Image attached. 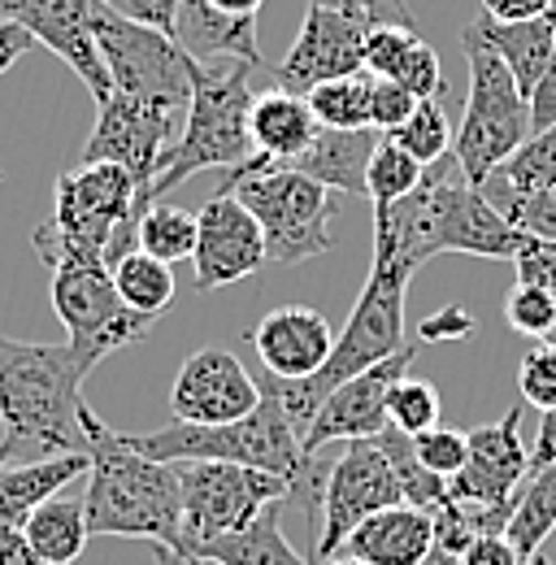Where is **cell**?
Listing matches in <instances>:
<instances>
[{"label":"cell","instance_id":"2e32d148","mask_svg":"<svg viewBox=\"0 0 556 565\" xmlns=\"http://www.w3.org/2000/svg\"><path fill=\"white\" fill-rule=\"evenodd\" d=\"M257 405H261L257 374L222 344L196 349L183 361V370L174 374V387H170L174 423H235V418H248Z\"/></svg>","mask_w":556,"mask_h":565},{"label":"cell","instance_id":"6da1fadb","mask_svg":"<svg viewBox=\"0 0 556 565\" xmlns=\"http://www.w3.org/2000/svg\"><path fill=\"white\" fill-rule=\"evenodd\" d=\"M87 374L66 344H31L0 335V423L13 457L87 452L92 409L83 401Z\"/></svg>","mask_w":556,"mask_h":565},{"label":"cell","instance_id":"4316f807","mask_svg":"<svg viewBox=\"0 0 556 565\" xmlns=\"http://www.w3.org/2000/svg\"><path fill=\"white\" fill-rule=\"evenodd\" d=\"M374 143H378V131H374V127H361V131L318 127L313 143H309L296 161H287V170L309 174V179H318V183L331 188V192L365 196V166H370Z\"/></svg>","mask_w":556,"mask_h":565},{"label":"cell","instance_id":"ab89813d","mask_svg":"<svg viewBox=\"0 0 556 565\" xmlns=\"http://www.w3.org/2000/svg\"><path fill=\"white\" fill-rule=\"evenodd\" d=\"M409 439H414L417 461H421L430 475H439V479H452V475L466 466V457H470V439H466V430L435 426V430H421V435H409Z\"/></svg>","mask_w":556,"mask_h":565},{"label":"cell","instance_id":"b9f144b4","mask_svg":"<svg viewBox=\"0 0 556 565\" xmlns=\"http://www.w3.org/2000/svg\"><path fill=\"white\" fill-rule=\"evenodd\" d=\"M414 105H417V96H409L400 83L370 74V127H374L378 136L396 131V127L414 114Z\"/></svg>","mask_w":556,"mask_h":565},{"label":"cell","instance_id":"c3c4849f","mask_svg":"<svg viewBox=\"0 0 556 565\" xmlns=\"http://www.w3.org/2000/svg\"><path fill=\"white\" fill-rule=\"evenodd\" d=\"M461 565H526L517 557V548L504 540V535H479L466 553H461Z\"/></svg>","mask_w":556,"mask_h":565},{"label":"cell","instance_id":"f1b7e54d","mask_svg":"<svg viewBox=\"0 0 556 565\" xmlns=\"http://www.w3.org/2000/svg\"><path fill=\"white\" fill-rule=\"evenodd\" d=\"M282 504H270L261 509L244 531H231V535H217L201 544L192 553V562H205V565H309L296 548L291 540L282 535V522H278Z\"/></svg>","mask_w":556,"mask_h":565},{"label":"cell","instance_id":"1f68e13d","mask_svg":"<svg viewBox=\"0 0 556 565\" xmlns=\"http://www.w3.org/2000/svg\"><path fill=\"white\" fill-rule=\"evenodd\" d=\"M109 270H114V287H118L122 305H127L136 318H143L148 327L170 309V300H174V270H170L165 262H157L152 253L131 248V253H122Z\"/></svg>","mask_w":556,"mask_h":565},{"label":"cell","instance_id":"cb8c5ba5","mask_svg":"<svg viewBox=\"0 0 556 565\" xmlns=\"http://www.w3.org/2000/svg\"><path fill=\"white\" fill-rule=\"evenodd\" d=\"M174 40L192 62H217L231 57L248 71L261 66V44H257V18H226L209 9L205 0H179L174 18Z\"/></svg>","mask_w":556,"mask_h":565},{"label":"cell","instance_id":"7bdbcfd3","mask_svg":"<svg viewBox=\"0 0 556 565\" xmlns=\"http://www.w3.org/2000/svg\"><path fill=\"white\" fill-rule=\"evenodd\" d=\"M513 266H517V279L535 282L544 291L556 296V244L553 239H539V235H526L522 231V244L513 253Z\"/></svg>","mask_w":556,"mask_h":565},{"label":"cell","instance_id":"d6a6232c","mask_svg":"<svg viewBox=\"0 0 556 565\" xmlns=\"http://www.w3.org/2000/svg\"><path fill=\"white\" fill-rule=\"evenodd\" d=\"M136 248L152 253L165 266L188 262L196 253V213L179 210V205H165V201H152L148 210L139 213Z\"/></svg>","mask_w":556,"mask_h":565},{"label":"cell","instance_id":"5b68a950","mask_svg":"<svg viewBox=\"0 0 556 565\" xmlns=\"http://www.w3.org/2000/svg\"><path fill=\"white\" fill-rule=\"evenodd\" d=\"M248 66H226L217 71L213 62L192 66V100L179 140L165 148L157 179L148 188V201H161L179 183H188L201 170H235L239 161L253 157V78Z\"/></svg>","mask_w":556,"mask_h":565},{"label":"cell","instance_id":"681fc988","mask_svg":"<svg viewBox=\"0 0 556 565\" xmlns=\"http://www.w3.org/2000/svg\"><path fill=\"white\" fill-rule=\"evenodd\" d=\"M0 565H49L26 540L22 526H0Z\"/></svg>","mask_w":556,"mask_h":565},{"label":"cell","instance_id":"9a60e30c","mask_svg":"<svg viewBox=\"0 0 556 565\" xmlns=\"http://www.w3.org/2000/svg\"><path fill=\"white\" fill-rule=\"evenodd\" d=\"M174 122H179V109L143 105V100L109 92L96 105V127L87 136L83 161H114V166H122L139 188H143V196H148L165 148L179 140L174 136Z\"/></svg>","mask_w":556,"mask_h":565},{"label":"cell","instance_id":"f907efd6","mask_svg":"<svg viewBox=\"0 0 556 565\" xmlns=\"http://www.w3.org/2000/svg\"><path fill=\"white\" fill-rule=\"evenodd\" d=\"M553 9V0H483V13L495 22H526V18H544Z\"/></svg>","mask_w":556,"mask_h":565},{"label":"cell","instance_id":"52a82bcc","mask_svg":"<svg viewBox=\"0 0 556 565\" xmlns=\"http://www.w3.org/2000/svg\"><path fill=\"white\" fill-rule=\"evenodd\" d=\"M127 444L143 457H157V461H235V466H248V470L278 475L282 483H291L304 470L300 435L266 392H261V405L248 418L217 426L174 423L161 426V430L127 435Z\"/></svg>","mask_w":556,"mask_h":565},{"label":"cell","instance_id":"8992f818","mask_svg":"<svg viewBox=\"0 0 556 565\" xmlns=\"http://www.w3.org/2000/svg\"><path fill=\"white\" fill-rule=\"evenodd\" d=\"M217 192H231L244 210L257 217L266 235V262L270 266H300L335 248L331 222L340 213V192L322 188L309 174H296L287 166H257L239 161Z\"/></svg>","mask_w":556,"mask_h":565},{"label":"cell","instance_id":"83f0119b","mask_svg":"<svg viewBox=\"0 0 556 565\" xmlns=\"http://www.w3.org/2000/svg\"><path fill=\"white\" fill-rule=\"evenodd\" d=\"M544 188H556V127L535 131L504 166H495L483 183H479V192H483L487 201L504 213L513 226H517L522 201L535 196V192H544Z\"/></svg>","mask_w":556,"mask_h":565},{"label":"cell","instance_id":"277c9868","mask_svg":"<svg viewBox=\"0 0 556 565\" xmlns=\"http://www.w3.org/2000/svg\"><path fill=\"white\" fill-rule=\"evenodd\" d=\"M152 201L143 196L136 179L114 161H78L57 179L53 213L44 226H35L31 248L53 270L70 257H100L118 262L136 248L139 213Z\"/></svg>","mask_w":556,"mask_h":565},{"label":"cell","instance_id":"7402d4cb","mask_svg":"<svg viewBox=\"0 0 556 565\" xmlns=\"http://www.w3.org/2000/svg\"><path fill=\"white\" fill-rule=\"evenodd\" d=\"M248 344L266 374L309 379L327 365V356L335 349V331H331L327 313H318L309 305H278L253 327Z\"/></svg>","mask_w":556,"mask_h":565},{"label":"cell","instance_id":"f546056e","mask_svg":"<svg viewBox=\"0 0 556 565\" xmlns=\"http://www.w3.org/2000/svg\"><path fill=\"white\" fill-rule=\"evenodd\" d=\"M31 548L49 565H74L83 557L92 531H87V513H83V495H53L40 509H31V518L22 522Z\"/></svg>","mask_w":556,"mask_h":565},{"label":"cell","instance_id":"e575fe53","mask_svg":"<svg viewBox=\"0 0 556 565\" xmlns=\"http://www.w3.org/2000/svg\"><path fill=\"white\" fill-rule=\"evenodd\" d=\"M421 174H426V166L414 152H405L392 136H378L374 152H370V166H365V196L374 205H396L409 192H417Z\"/></svg>","mask_w":556,"mask_h":565},{"label":"cell","instance_id":"9c48e42d","mask_svg":"<svg viewBox=\"0 0 556 565\" xmlns=\"http://www.w3.org/2000/svg\"><path fill=\"white\" fill-rule=\"evenodd\" d=\"M53 309L70 331L66 349L83 374L148 335V322L122 305L114 270L100 257H70L53 266Z\"/></svg>","mask_w":556,"mask_h":565},{"label":"cell","instance_id":"f35d334b","mask_svg":"<svg viewBox=\"0 0 556 565\" xmlns=\"http://www.w3.org/2000/svg\"><path fill=\"white\" fill-rule=\"evenodd\" d=\"M504 322L517 331V335H531V340H548V331L556 327V296L535 287V282H513L509 296H504Z\"/></svg>","mask_w":556,"mask_h":565},{"label":"cell","instance_id":"bcb514c9","mask_svg":"<svg viewBox=\"0 0 556 565\" xmlns=\"http://www.w3.org/2000/svg\"><path fill=\"white\" fill-rule=\"evenodd\" d=\"M517 226L526 235H539V239H553L556 244V188H544V192L526 196L522 210H517Z\"/></svg>","mask_w":556,"mask_h":565},{"label":"cell","instance_id":"8d00e7d4","mask_svg":"<svg viewBox=\"0 0 556 565\" xmlns=\"http://www.w3.org/2000/svg\"><path fill=\"white\" fill-rule=\"evenodd\" d=\"M387 136L400 143L405 152H414L421 166H435V161H443L452 152V127H448V114H443L439 96L417 100L414 114L396 131H387Z\"/></svg>","mask_w":556,"mask_h":565},{"label":"cell","instance_id":"44dd1931","mask_svg":"<svg viewBox=\"0 0 556 565\" xmlns=\"http://www.w3.org/2000/svg\"><path fill=\"white\" fill-rule=\"evenodd\" d=\"M517 426H522V405H513L500 423L474 426L466 435L470 439V457L448 479V500H461V504H504V500L517 495V488L531 475V452L522 448Z\"/></svg>","mask_w":556,"mask_h":565},{"label":"cell","instance_id":"e0dca14e","mask_svg":"<svg viewBox=\"0 0 556 565\" xmlns=\"http://www.w3.org/2000/svg\"><path fill=\"white\" fill-rule=\"evenodd\" d=\"M417 361V344H405L400 353H392L387 361L352 374L348 383H340L313 414L309 430L300 435V448L313 457L322 452L327 444H340V439H370L387 426V396L392 387L409 374V365Z\"/></svg>","mask_w":556,"mask_h":565},{"label":"cell","instance_id":"f6af8a7d","mask_svg":"<svg viewBox=\"0 0 556 565\" xmlns=\"http://www.w3.org/2000/svg\"><path fill=\"white\" fill-rule=\"evenodd\" d=\"M105 9H114L118 18H131L139 26L165 31L174 35V18H179V0H100Z\"/></svg>","mask_w":556,"mask_h":565},{"label":"cell","instance_id":"60d3db41","mask_svg":"<svg viewBox=\"0 0 556 565\" xmlns=\"http://www.w3.org/2000/svg\"><path fill=\"white\" fill-rule=\"evenodd\" d=\"M517 387H522V401L535 405L539 414H553L556 409V349L553 344H539L531 349L526 361L517 365Z\"/></svg>","mask_w":556,"mask_h":565},{"label":"cell","instance_id":"7a4b0ae2","mask_svg":"<svg viewBox=\"0 0 556 565\" xmlns=\"http://www.w3.org/2000/svg\"><path fill=\"white\" fill-rule=\"evenodd\" d=\"M87 479L83 513L92 535L148 540L161 548H183V488L179 466L143 457L122 430L105 426L96 414L87 423Z\"/></svg>","mask_w":556,"mask_h":565},{"label":"cell","instance_id":"6f0895ef","mask_svg":"<svg viewBox=\"0 0 556 565\" xmlns=\"http://www.w3.org/2000/svg\"><path fill=\"white\" fill-rule=\"evenodd\" d=\"M526 565H553V562H548V557H539V553H535V557H531V562H526Z\"/></svg>","mask_w":556,"mask_h":565},{"label":"cell","instance_id":"db71d44e","mask_svg":"<svg viewBox=\"0 0 556 565\" xmlns=\"http://www.w3.org/2000/svg\"><path fill=\"white\" fill-rule=\"evenodd\" d=\"M152 565H205V562H192V557H183V553H174V548L152 544Z\"/></svg>","mask_w":556,"mask_h":565},{"label":"cell","instance_id":"11a10c76","mask_svg":"<svg viewBox=\"0 0 556 565\" xmlns=\"http://www.w3.org/2000/svg\"><path fill=\"white\" fill-rule=\"evenodd\" d=\"M313 4H331V9H361L365 0H313Z\"/></svg>","mask_w":556,"mask_h":565},{"label":"cell","instance_id":"91938a15","mask_svg":"<svg viewBox=\"0 0 556 565\" xmlns=\"http://www.w3.org/2000/svg\"><path fill=\"white\" fill-rule=\"evenodd\" d=\"M548 18H553V31H556V0H553V9H548Z\"/></svg>","mask_w":556,"mask_h":565},{"label":"cell","instance_id":"ba28073f","mask_svg":"<svg viewBox=\"0 0 556 565\" xmlns=\"http://www.w3.org/2000/svg\"><path fill=\"white\" fill-rule=\"evenodd\" d=\"M461 53L470 62V96H466L461 131L452 136V157L461 174L479 188L495 166H504L531 140V109L526 96L517 92V78L487 44L461 35Z\"/></svg>","mask_w":556,"mask_h":565},{"label":"cell","instance_id":"836d02e7","mask_svg":"<svg viewBox=\"0 0 556 565\" xmlns=\"http://www.w3.org/2000/svg\"><path fill=\"white\" fill-rule=\"evenodd\" d=\"M318 127H335V131H361L370 127V71L344 74L331 83H318L313 92H304Z\"/></svg>","mask_w":556,"mask_h":565},{"label":"cell","instance_id":"4dcf8cb0","mask_svg":"<svg viewBox=\"0 0 556 565\" xmlns=\"http://www.w3.org/2000/svg\"><path fill=\"white\" fill-rule=\"evenodd\" d=\"M553 531H556V466H544V470H531L526 483L513 495V513H509L504 540L517 548L522 562H531Z\"/></svg>","mask_w":556,"mask_h":565},{"label":"cell","instance_id":"74e56055","mask_svg":"<svg viewBox=\"0 0 556 565\" xmlns=\"http://www.w3.org/2000/svg\"><path fill=\"white\" fill-rule=\"evenodd\" d=\"M439 418H443V405H439L435 383H426V379H417V374H405V379L392 387V396H387V423L396 426V430L421 435V430L443 426Z\"/></svg>","mask_w":556,"mask_h":565},{"label":"cell","instance_id":"f5cc1de1","mask_svg":"<svg viewBox=\"0 0 556 565\" xmlns=\"http://www.w3.org/2000/svg\"><path fill=\"white\" fill-rule=\"evenodd\" d=\"M209 9L226 13V18H261V4L266 0H205Z\"/></svg>","mask_w":556,"mask_h":565},{"label":"cell","instance_id":"30bf717a","mask_svg":"<svg viewBox=\"0 0 556 565\" xmlns=\"http://www.w3.org/2000/svg\"><path fill=\"white\" fill-rule=\"evenodd\" d=\"M96 49L105 57L109 92L143 100V105L188 109L196 62L179 49L174 35L139 26L131 18H118L114 9H105L96 18Z\"/></svg>","mask_w":556,"mask_h":565},{"label":"cell","instance_id":"484cf974","mask_svg":"<svg viewBox=\"0 0 556 565\" xmlns=\"http://www.w3.org/2000/svg\"><path fill=\"white\" fill-rule=\"evenodd\" d=\"M461 35L487 44L509 66V74L517 78L522 96H531V87L539 83V74L548 71V62H553L556 53V31L548 13L544 18H526V22H495V18L479 13Z\"/></svg>","mask_w":556,"mask_h":565},{"label":"cell","instance_id":"603a6c76","mask_svg":"<svg viewBox=\"0 0 556 565\" xmlns=\"http://www.w3.org/2000/svg\"><path fill=\"white\" fill-rule=\"evenodd\" d=\"M435 548V522L417 504H392L370 513L344 540L348 557L361 565H421Z\"/></svg>","mask_w":556,"mask_h":565},{"label":"cell","instance_id":"8fae6325","mask_svg":"<svg viewBox=\"0 0 556 565\" xmlns=\"http://www.w3.org/2000/svg\"><path fill=\"white\" fill-rule=\"evenodd\" d=\"M179 466L183 488V557H192L201 544L244 531L261 509L282 504L287 483L266 470H248L235 461H170Z\"/></svg>","mask_w":556,"mask_h":565},{"label":"cell","instance_id":"5bb4252c","mask_svg":"<svg viewBox=\"0 0 556 565\" xmlns=\"http://www.w3.org/2000/svg\"><path fill=\"white\" fill-rule=\"evenodd\" d=\"M365 31H370V0L361 9H331V4L309 0L300 35L278 62L275 83L282 92L304 96L318 83L365 71Z\"/></svg>","mask_w":556,"mask_h":565},{"label":"cell","instance_id":"4fadbf2b","mask_svg":"<svg viewBox=\"0 0 556 565\" xmlns=\"http://www.w3.org/2000/svg\"><path fill=\"white\" fill-rule=\"evenodd\" d=\"M405 504V492L396 483V470L378 444V435L370 439H348L344 452L331 461L327 470V492H322V522L313 535V557L331 562L344 540L378 509Z\"/></svg>","mask_w":556,"mask_h":565},{"label":"cell","instance_id":"d6986e66","mask_svg":"<svg viewBox=\"0 0 556 565\" xmlns=\"http://www.w3.org/2000/svg\"><path fill=\"white\" fill-rule=\"evenodd\" d=\"M196 291H217L231 282L253 279L266 262V235L257 217L244 210L231 192H217L205 210L196 213Z\"/></svg>","mask_w":556,"mask_h":565},{"label":"cell","instance_id":"7c38bea8","mask_svg":"<svg viewBox=\"0 0 556 565\" xmlns=\"http://www.w3.org/2000/svg\"><path fill=\"white\" fill-rule=\"evenodd\" d=\"M421 192H426V222H430L435 257L439 253H466V257H487V262H513V253L522 244V226H513L461 174L452 152L443 161L426 166Z\"/></svg>","mask_w":556,"mask_h":565},{"label":"cell","instance_id":"3957f363","mask_svg":"<svg viewBox=\"0 0 556 565\" xmlns=\"http://www.w3.org/2000/svg\"><path fill=\"white\" fill-rule=\"evenodd\" d=\"M417 270H409L405 262L387 257V253H374L370 262V279L361 287L352 313H348V327L335 335V349L327 356V365L309 379H275L266 370H253L257 374V387L275 401L278 409L287 414V423L296 426V435H304L318 405L348 383L352 374L387 361L392 353L405 349V296H409V279Z\"/></svg>","mask_w":556,"mask_h":565},{"label":"cell","instance_id":"d590c367","mask_svg":"<svg viewBox=\"0 0 556 565\" xmlns=\"http://www.w3.org/2000/svg\"><path fill=\"white\" fill-rule=\"evenodd\" d=\"M378 444H383V452H387V461H392V470H396V483H400V492H405V504H417V509L430 513L435 504L448 500V479L430 475V470L417 461L414 439H409L405 430H396V426L387 423L378 430Z\"/></svg>","mask_w":556,"mask_h":565},{"label":"cell","instance_id":"7dc6e473","mask_svg":"<svg viewBox=\"0 0 556 565\" xmlns=\"http://www.w3.org/2000/svg\"><path fill=\"white\" fill-rule=\"evenodd\" d=\"M526 109H531V136L556 127V53H553V62H548V71L539 74V83L531 87Z\"/></svg>","mask_w":556,"mask_h":565},{"label":"cell","instance_id":"680465c9","mask_svg":"<svg viewBox=\"0 0 556 565\" xmlns=\"http://www.w3.org/2000/svg\"><path fill=\"white\" fill-rule=\"evenodd\" d=\"M544 344H553V349H556V327L548 331V340H544Z\"/></svg>","mask_w":556,"mask_h":565},{"label":"cell","instance_id":"9f6ffc18","mask_svg":"<svg viewBox=\"0 0 556 565\" xmlns=\"http://www.w3.org/2000/svg\"><path fill=\"white\" fill-rule=\"evenodd\" d=\"M322 565H361V562H356V557H348V553H335L331 562H322Z\"/></svg>","mask_w":556,"mask_h":565},{"label":"cell","instance_id":"d4e9b609","mask_svg":"<svg viewBox=\"0 0 556 565\" xmlns=\"http://www.w3.org/2000/svg\"><path fill=\"white\" fill-rule=\"evenodd\" d=\"M248 131H253V157L248 161H257V166H287V161H296L313 143L318 118H313L304 96L275 87V92H261L253 100Z\"/></svg>","mask_w":556,"mask_h":565},{"label":"cell","instance_id":"816d5d0a","mask_svg":"<svg viewBox=\"0 0 556 565\" xmlns=\"http://www.w3.org/2000/svg\"><path fill=\"white\" fill-rule=\"evenodd\" d=\"M31 44H35V40H31V31H26V26H18V22H4V18H0V74L9 71V66H13Z\"/></svg>","mask_w":556,"mask_h":565},{"label":"cell","instance_id":"ee69618b","mask_svg":"<svg viewBox=\"0 0 556 565\" xmlns=\"http://www.w3.org/2000/svg\"><path fill=\"white\" fill-rule=\"evenodd\" d=\"M470 331H474V313H470L466 305H448V309L421 318L417 340H421V344H452V340H466Z\"/></svg>","mask_w":556,"mask_h":565},{"label":"cell","instance_id":"ac0fdd59","mask_svg":"<svg viewBox=\"0 0 556 565\" xmlns=\"http://www.w3.org/2000/svg\"><path fill=\"white\" fill-rule=\"evenodd\" d=\"M105 13L100 0H0V18L31 31L35 44L53 49L70 71L87 83L96 105L109 96L105 57L96 49V18Z\"/></svg>","mask_w":556,"mask_h":565},{"label":"cell","instance_id":"ffe728a7","mask_svg":"<svg viewBox=\"0 0 556 565\" xmlns=\"http://www.w3.org/2000/svg\"><path fill=\"white\" fill-rule=\"evenodd\" d=\"M365 71L400 83L409 96L430 100L443 92L439 53L417 35L409 0H370V31H365Z\"/></svg>","mask_w":556,"mask_h":565}]
</instances>
